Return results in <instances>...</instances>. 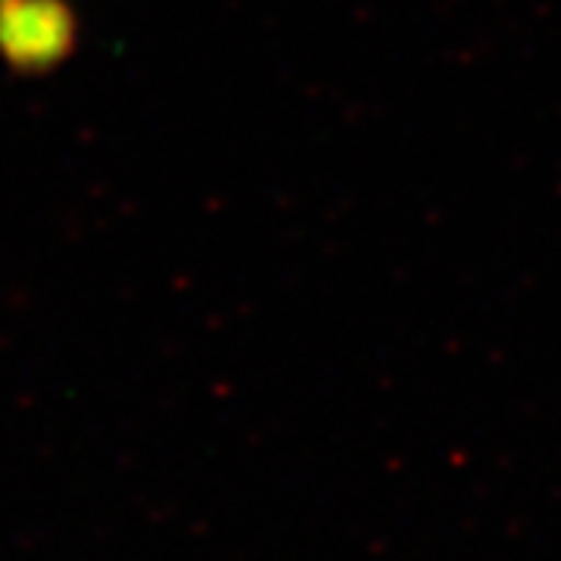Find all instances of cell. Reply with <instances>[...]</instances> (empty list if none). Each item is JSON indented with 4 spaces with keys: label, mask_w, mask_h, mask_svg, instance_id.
<instances>
[{
    "label": "cell",
    "mask_w": 561,
    "mask_h": 561,
    "mask_svg": "<svg viewBox=\"0 0 561 561\" xmlns=\"http://www.w3.org/2000/svg\"><path fill=\"white\" fill-rule=\"evenodd\" d=\"M79 16L66 0H0V62L44 76L76 54Z\"/></svg>",
    "instance_id": "6da1fadb"
}]
</instances>
